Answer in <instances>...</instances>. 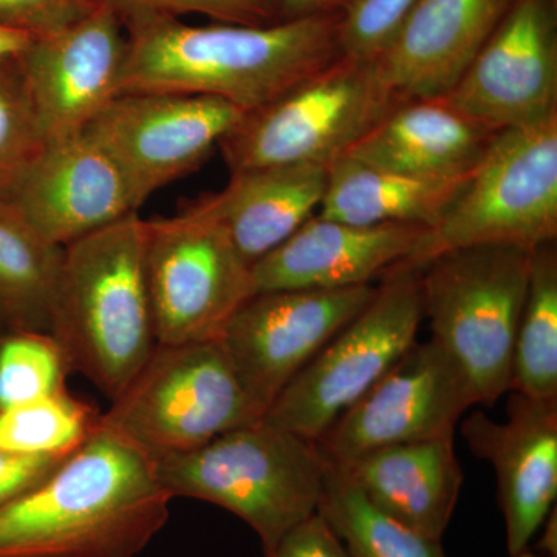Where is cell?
<instances>
[{
    "mask_svg": "<svg viewBox=\"0 0 557 557\" xmlns=\"http://www.w3.org/2000/svg\"><path fill=\"white\" fill-rule=\"evenodd\" d=\"M341 14L201 27L171 16L124 17L121 94L205 95L252 112L343 57Z\"/></svg>",
    "mask_w": 557,
    "mask_h": 557,
    "instance_id": "cell-1",
    "label": "cell"
},
{
    "mask_svg": "<svg viewBox=\"0 0 557 557\" xmlns=\"http://www.w3.org/2000/svg\"><path fill=\"white\" fill-rule=\"evenodd\" d=\"M171 500L156 461L98 421L53 474L0 507V557H137Z\"/></svg>",
    "mask_w": 557,
    "mask_h": 557,
    "instance_id": "cell-2",
    "label": "cell"
},
{
    "mask_svg": "<svg viewBox=\"0 0 557 557\" xmlns=\"http://www.w3.org/2000/svg\"><path fill=\"white\" fill-rule=\"evenodd\" d=\"M50 335L69 372L110 399L137 376L157 347L138 212L62 249Z\"/></svg>",
    "mask_w": 557,
    "mask_h": 557,
    "instance_id": "cell-3",
    "label": "cell"
},
{
    "mask_svg": "<svg viewBox=\"0 0 557 557\" xmlns=\"http://www.w3.org/2000/svg\"><path fill=\"white\" fill-rule=\"evenodd\" d=\"M172 498L208 502L248 523L263 553L318 511L325 460L314 442L259 421L156 461Z\"/></svg>",
    "mask_w": 557,
    "mask_h": 557,
    "instance_id": "cell-4",
    "label": "cell"
},
{
    "mask_svg": "<svg viewBox=\"0 0 557 557\" xmlns=\"http://www.w3.org/2000/svg\"><path fill=\"white\" fill-rule=\"evenodd\" d=\"M533 251L519 245H472L443 252L420 270L432 339L456 359L478 405H494L511 386Z\"/></svg>",
    "mask_w": 557,
    "mask_h": 557,
    "instance_id": "cell-5",
    "label": "cell"
},
{
    "mask_svg": "<svg viewBox=\"0 0 557 557\" xmlns=\"http://www.w3.org/2000/svg\"><path fill=\"white\" fill-rule=\"evenodd\" d=\"M557 237V115L494 137L413 255L420 271L450 249L504 244L536 248Z\"/></svg>",
    "mask_w": 557,
    "mask_h": 557,
    "instance_id": "cell-6",
    "label": "cell"
},
{
    "mask_svg": "<svg viewBox=\"0 0 557 557\" xmlns=\"http://www.w3.org/2000/svg\"><path fill=\"white\" fill-rule=\"evenodd\" d=\"M262 420L219 341H208L157 344L100 424L159 461Z\"/></svg>",
    "mask_w": 557,
    "mask_h": 557,
    "instance_id": "cell-7",
    "label": "cell"
},
{
    "mask_svg": "<svg viewBox=\"0 0 557 557\" xmlns=\"http://www.w3.org/2000/svg\"><path fill=\"white\" fill-rule=\"evenodd\" d=\"M373 61L341 57L263 108L245 113L220 141L230 172L321 164L347 156L399 102Z\"/></svg>",
    "mask_w": 557,
    "mask_h": 557,
    "instance_id": "cell-8",
    "label": "cell"
},
{
    "mask_svg": "<svg viewBox=\"0 0 557 557\" xmlns=\"http://www.w3.org/2000/svg\"><path fill=\"white\" fill-rule=\"evenodd\" d=\"M421 319L420 271H391L368 306L289 381L263 421L318 442L417 343Z\"/></svg>",
    "mask_w": 557,
    "mask_h": 557,
    "instance_id": "cell-9",
    "label": "cell"
},
{
    "mask_svg": "<svg viewBox=\"0 0 557 557\" xmlns=\"http://www.w3.org/2000/svg\"><path fill=\"white\" fill-rule=\"evenodd\" d=\"M145 271L161 346L219 341L256 295L252 265L219 223L189 207L145 220Z\"/></svg>",
    "mask_w": 557,
    "mask_h": 557,
    "instance_id": "cell-10",
    "label": "cell"
},
{
    "mask_svg": "<svg viewBox=\"0 0 557 557\" xmlns=\"http://www.w3.org/2000/svg\"><path fill=\"white\" fill-rule=\"evenodd\" d=\"M244 115L220 98L135 91L119 95L84 134L115 161L139 209L157 190L199 170Z\"/></svg>",
    "mask_w": 557,
    "mask_h": 557,
    "instance_id": "cell-11",
    "label": "cell"
},
{
    "mask_svg": "<svg viewBox=\"0 0 557 557\" xmlns=\"http://www.w3.org/2000/svg\"><path fill=\"white\" fill-rule=\"evenodd\" d=\"M475 405L463 370L431 338L413 344L314 445L324 460L346 465L386 446L454 437Z\"/></svg>",
    "mask_w": 557,
    "mask_h": 557,
    "instance_id": "cell-12",
    "label": "cell"
},
{
    "mask_svg": "<svg viewBox=\"0 0 557 557\" xmlns=\"http://www.w3.org/2000/svg\"><path fill=\"white\" fill-rule=\"evenodd\" d=\"M376 287L256 293L230 319L220 346L265 417L277 395L375 296Z\"/></svg>",
    "mask_w": 557,
    "mask_h": 557,
    "instance_id": "cell-13",
    "label": "cell"
},
{
    "mask_svg": "<svg viewBox=\"0 0 557 557\" xmlns=\"http://www.w3.org/2000/svg\"><path fill=\"white\" fill-rule=\"evenodd\" d=\"M494 134L557 115L555 0H516L467 72L442 97Z\"/></svg>",
    "mask_w": 557,
    "mask_h": 557,
    "instance_id": "cell-14",
    "label": "cell"
},
{
    "mask_svg": "<svg viewBox=\"0 0 557 557\" xmlns=\"http://www.w3.org/2000/svg\"><path fill=\"white\" fill-rule=\"evenodd\" d=\"M126 57L123 21L102 2L17 54L46 143L81 134L121 95Z\"/></svg>",
    "mask_w": 557,
    "mask_h": 557,
    "instance_id": "cell-15",
    "label": "cell"
},
{
    "mask_svg": "<svg viewBox=\"0 0 557 557\" xmlns=\"http://www.w3.org/2000/svg\"><path fill=\"white\" fill-rule=\"evenodd\" d=\"M0 200L60 248L138 212L115 161L84 132L47 143Z\"/></svg>",
    "mask_w": 557,
    "mask_h": 557,
    "instance_id": "cell-16",
    "label": "cell"
},
{
    "mask_svg": "<svg viewBox=\"0 0 557 557\" xmlns=\"http://www.w3.org/2000/svg\"><path fill=\"white\" fill-rule=\"evenodd\" d=\"M461 432L472 454L496 471L508 553L518 555L556 507L557 399L509 391L507 421L498 423L475 410Z\"/></svg>",
    "mask_w": 557,
    "mask_h": 557,
    "instance_id": "cell-17",
    "label": "cell"
},
{
    "mask_svg": "<svg viewBox=\"0 0 557 557\" xmlns=\"http://www.w3.org/2000/svg\"><path fill=\"white\" fill-rule=\"evenodd\" d=\"M428 230L412 223L350 225L314 214L252 265L256 293L372 285L406 262Z\"/></svg>",
    "mask_w": 557,
    "mask_h": 557,
    "instance_id": "cell-18",
    "label": "cell"
},
{
    "mask_svg": "<svg viewBox=\"0 0 557 557\" xmlns=\"http://www.w3.org/2000/svg\"><path fill=\"white\" fill-rule=\"evenodd\" d=\"M516 0H420L373 60L403 100L442 98L461 78Z\"/></svg>",
    "mask_w": 557,
    "mask_h": 557,
    "instance_id": "cell-19",
    "label": "cell"
},
{
    "mask_svg": "<svg viewBox=\"0 0 557 557\" xmlns=\"http://www.w3.org/2000/svg\"><path fill=\"white\" fill-rule=\"evenodd\" d=\"M327 178L329 168L321 164L231 172L225 188L188 207L219 223L242 258L255 265L317 214Z\"/></svg>",
    "mask_w": 557,
    "mask_h": 557,
    "instance_id": "cell-20",
    "label": "cell"
},
{
    "mask_svg": "<svg viewBox=\"0 0 557 557\" xmlns=\"http://www.w3.org/2000/svg\"><path fill=\"white\" fill-rule=\"evenodd\" d=\"M339 467L381 511L442 541L465 480L454 437L386 446Z\"/></svg>",
    "mask_w": 557,
    "mask_h": 557,
    "instance_id": "cell-21",
    "label": "cell"
},
{
    "mask_svg": "<svg viewBox=\"0 0 557 557\" xmlns=\"http://www.w3.org/2000/svg\"><path fill=\"white\" fill-rule=\"evenodd\" d=\"M496 135L443 98L405 100L347 157L417 177L460 178L471 174Z\"/></svg>",
    "mask_w": 557,
    "mask_h": 557,
    "instance_id": "cell-22",
    "label": "cell"
},
{
    "mask_svg": "<svg viewBox=\"0 0 557 557\" xmlns=\"http://www.w3.org/2000/svg\"><path fill=\"white\" fill-rule=\"evenodd\" d=\"M468 177H417L344 156L329 166L318 215L350 225L412 223L431 228Z\"/></svg>",
    "mask_w": 557,
    "mask_h": 557,
    "instance_id": "cell-23",
    "label": "cell"
},
{
    "mask_svg": "<svg viewBox=\"0 0 557 557\" xmlns=\"http://www.w3.org/2000/svg\"><path fill=\"white\" fill-rule=\"evenodd\" d=\"M62 249L44 240L16 209L0 200V309L17 330L50 333Z\"/></svg>",
    "mask_w": 557,
    "mask_h": 557,
    "instance_id": "cell-24",
    "label": "cell"
},
{
    "mask_svg": "<svg viewBox=\"0 0 557 557\" xmlns=\"http://www.w3.org/2000/svg\"><path fill=\"white\" fill-rule=\"evenodd\" d=\"M318 512L350 557H446L440 539L424 536L381 511L346 469L327 460Z\"/></svg>",
    "mask_w": 557,
    "mask_h": 557,
    "instance_id": "cell-25",
    "label": "cell"
},
{
    "mask_svg": "<svg viewBox=\"0 0 557 557\" xmlns=\"http://www.w3.org/2000/svg\"><path fill=\"white\" fill-rule=\"evenodd\" d=\"M528 397L557 399V251L534 248L511 362V386Z\"/></svg>",
    "mask_w": 557,
    "mask_h": 557,
    "instance_id": "cell-26",
    "label": "cell"
},
{
    "mask_svg": "<svg viewBox=\"0 0 557 557\" xmlns=\"http://www.w3.org/2000/svg\"><path fill=\"white\" fill-rule=\"evenodd\" d=\"M101 413L64 391L0 409V450L69 457L94 434Z\"/></svg>",
    "mask_w": 557,
    "mask_h": 557,
    "instance_id": "cell-27",
    "label": "cell"
},
{
    "mask_svg": "<svg viewBox=\"0 0 557 557\" xmlns=\"http://www.w3.org/2000/svg\"><path fill=\"white\" fill-rule=\"evenodd\" d=\"M67 372L50 333L17 330L0 344V409L64 391Z\"/></svg>",
    "mask_w": 557,
    "mask_h": 557,
    "instance_id": "cell-28",
    "label": "cell"
},
{
    "mask_svg": "<svg viewBox=\"0 0 557 557\" xmlns=\"http://www.w3.org/2000/svg\"><path fill=\"white\" fill-rule=\"evenodd\" d=\"M46 145L20 60L0 58V199Z\"/></svg>",
    "mask_w": 557,
    "mask_h": 557,
    "instance_id": "cell-29",
    "label": "cell"
},
{
    "mask_svg": "<svg viewBox=\"0 0 557 557\" xmlns=\"http://www.w3.org/2000/svg\"><path fill=\"white\" fill-rule=\"evenodd\" d=\"M418 2L420 0H355L341 14L339 46L344 57L376 60Z\"/></svg>",
    "mask_w": 557,
    "mask_h": 557,
    "instance_id": "cell-30",
    "label": "cell"
},
{
    "mask_svg": "<svg viewBox=\"0 0 557 557\" xmlns=\"http://www.w3.org/2000/svg\"><path fill=\"white\" fill-rule=\"evenodd\" d=\"M108 3L121 20L131 16L178 17L203 14L223 24L269 25L278 22L273 0H98Z\"/></svg>",
    "mask_w": 557,
    "mask_h": 557,
    "instance_id": "cell-31",
    "label": "cell"
},
{
    "mask_svg": "<svg viewBox=\"0 0 557 557\" xmlns=\"http://www.w3.org/2000/svg\"><path fill=\"white\" fill-rule=\"evenodd\" d=\"M98 3V0H0V28L42 38L83 20Z\"/></svg>",
    "mask_w": 557,
    "mask_h": 557,
    "instance_id": "cell-32",
    "label": "cell"
},
{
    "mask_svg": "<svg viewBox=\"0 0 557 557\" xmlns=\"http://www.w3.org/2000/svg\"><path fill=\"white\" fill-rule=\"evenodd\" d=\"M265 557H350L335 531L314 512L287 531Z\"/></svg>",
    "mask_w": 557,
    "mask_h": 557,
    "instance_id": "cell-33",
    "label": "cell"
},
{
    "mask_svg": "<svg viewBox=\"0 0 557 557\" xmlns=\"http://www.w3.org/2000/svg\"><path fill=\"white\" fill-rule=\"evenodd\" d=\"M65 458L21 456L0 450V507L42 483Z\"/></svg>",
    "mask_w": 557,
    "mask_h": 557,
    "instance_id": "cell-34",
    "label": "cell"
},
{
    "mask_svg": "<svg viewBox=\"0 0 557 557\" xmlns=\"http://www.w3.org/2000/svg\"><path fill=\"white\" fill-rule=\"evenodd\" d=\"M355 0H273L278 21L343 13Z\"/></svg>",
    "mask_w": 557,
    "mask_h": 557,
    "instance_id": "cell-35",
    "label": "cell"
},
{
    "mask_svg": "<svg viewBox=\"0 0 557 557\" xmlns=\"http://www.w3.org/2000/svg\"><path fill=\"white\" fill-rule=\"evenodd\" d=\"M539 537L536 549L541 557H557V509L549 511L547 519L544 520Z\"/></svg>",
    "mask_w": 557,
    "mask_h": 557,
    "instance_id": "cell-36",
    "label": "cell"
},
{
    "mask_svg": "<svg viewBox=\"0 0 557 557\" xmlns=\"http://www.w3.org/2000/svg\"><path fill=\"white\" fill-rule=\"evenodd\" d=\"M33 39L35 38L24 35V33L0 28V58L17 57L30 46Z\"/></svg>",
    "mask_w": 557,
    "mask_h": 557,
    "instance_id": "cell-37",
    "label": "cell"
},
{
    "mask_svg": "<svg viewBox=\"0 0 557 557\" xmlns=\"http://www.w3.org/2000/svg\"><path fill=\"white\" fill-rule=\"evenodd\" d=\"M509 557H541L537 553L531 552L530 548L523 549V552L518 553V555H512Z\"/></svg>",
    "mask_w": 557,
    "mask_h": 557,
    "instance_id": "cell-38",
    "label": "cell"
}]
</instances>
